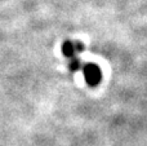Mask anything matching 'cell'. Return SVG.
<instances>
[{"label":"cell","instance_id":"cell-1","mask_svg":"<svg viewBox=\"0 0 147 146\" xmlns=\"http://www.w3.org/2000/svg\"><path fill=\"white\" fill-rule=\"evenodd\" d=\"M84 75H85V79L89 85H96L101 80V71L96 65H86L85 69H84Z\"/></svg>","mask_w":147,"mask_h":146},{"label":"cell","instance_id":"cell-2","mask_svg":"<svg viewBox=\"0 0 147 146\" xmlns=\"http://www.w3.org/2000/svg\"><path fill=\"white\" fill-rule=\"evenodd\" d=\"M74 51H75V48L72 47V44L70 43V41H66V43H63V45H62V52H63L65 56L72 57Z\"/></svg>","mask_w":147,"mask_h":146}]
</instances>
